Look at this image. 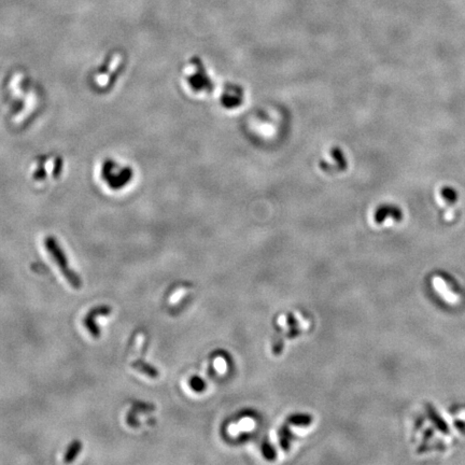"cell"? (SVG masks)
<instances>
[{
	"label": "cell",
	"mask_w": 465,
	"mask_h": 465,
	"mask_svg": "<svg viewBox=\"0 0 465 465\" xmlns=\"http://www.w3.org/2000/svg\"><path fill=\"white\" fill-rule=\"evenodd\" d=\"M262 450H263V453H264V457H265L267 460H269V461H273V460L276 458V452H275L274 448L271 445H269L267 442L263 443Z\"/></svg>",
	"instance_id": "obj_13"
},
{
	"label": "cell",
	"mask_w": 465,
	"mask_h": 465,
	"mask_svg": "<svg viewBox=\"0 0 465 465\" xmlns=\"http://www.w3.org/2000/svg\"><path fill=\"white\" fill-rule=\"evenodd\" d=\"M398 211H395L393 210L392 208H381V209H378V211L376 212V215H375V218H376V221L378 222V223H381V222H383L384 219H387V218H391V216H392V218L396 219L398 218Z\"/></svg>",
	"instance_id": "obj_10"
},
{
	"label": "cell",
	"mask_w": 465,
	"mask_h": 465,
	"mask_svg": "<svg viewBox=\"0 0 465 465\" xmlns=\"http://www.w3.org/2000/svg\"><path fill=\"white\" fill-rule=\"evenodd\" d=\"M287 422L290 424L297 426H307L313 422V417L309 415H294L289 417Z\"/></svg>",
	"instance_id": "obj_9"
},
{
	"label": "cell",
	"mask_w": 465,
	"mask_h": 465,
	"mask_svg": "<svg viewBox=\"0 0 465 465\" xmlns=\"http://www.w3.org/2000/svg\"><path fill=\"white\" fill-rule=\"evenodd\" d=\"M111 308L107 305H100L97 306V307H94L91 309V311L85 316L84 318L83 323L85 325L86 330L88 331L89 334L92 335L93 338H99L100 336V330L99 326L96 324V318L98 316H108L111 314Z\"/></svg>",
	"instance_id": "obj_3"
},
{
	"label": "cell",
	"mask_w": 465,
	"mask_h": 465,
	"mask_svg": "<svg viewBox=\"0 0 465 465\" xmlns=\"http://www.w3.org/2000/svg\"><path fill=\"white\" fill-rule=\"evenodd\" d=\"M331 157L334 160L332 164H326V165H321V168L324 169V170H342L343 168H346V157L343 155V153L339 149H334L331 152Z\"/></svg>",
	"instance_id": "obj_6"
},
{
	"label": "cell",
	"mask_w": 465,
	"mask_h": 465,
	"mask_svg": "<svg viewBox=\"0 0 465 465\" xmlns=\"http://www.w3.org/2000/svg\"><path fill=\"white\" fill-rule=\"evenodd\" d=\"M190 385H191V388L194 391H196V392H202L206 388V383L204 380L197 376L192 377V379L190 380Z\"/></svg>",
	"instance_id": "obj_12"
},
{
	"label": "cell",
	"mask_w": 465,
	"mask_h": 465,
	"mask_svg": "<svg viewBox=\"0 0 465 465\" xmlns=\"http://www.w3.org/2000/svg\"><path fill=\"white\" fill-rule=\"evenodd\" d=\"M279 435H280V444H281L282 449L285 451H288L290 447V441L291 438H292V434H291L289 427L287 425L282 426L281 430H280L279 432Z\"/></svg>",
	"instance_id": "obj_11"
},
{
	"label": "cell",
	"mask_w": 465,
	"mask_h": 465,
	"mask_svg": "<svg viewBox=\"0 0 465 465\" xmlns=\"http://www.w3.org/2000/svg\"><path fill=\"white\" fill-rule=\"evenodd\" d=\"M242 99H244V91H242V88L238 85L229 84V85H226L223 94H222L221 102L224 107L232 109L238 107L242 103Z\"/></svg>",
	"instance_id": "obj_4"
},
{
	"label": "cell",
	"mask_w": 465,
	"mask_h": 465,
	"mask_svg": "<svg viewBox=\"0 0 465 465\" xmlns=\"http://www.w3.org/2000/svg\"><path fill=\"white\" fill-rule=\"evenodd\" d=\"M288 324L291 326V329H295V327H297V322L293 316L290 315L288 317Z\"/></svg>",
	"instance_id": "obj_15"
},
{
	"label": "cell",
	"mask_w": 465,
	"mask_h": 465,
	"mask_svg": "<svg viewBox=\"0 0 465 465\" xmlns=\"http://www.w3.org/2000/svg\"><path fill=\"white\" fill-rule=\"evenodd\" d=\"M82 450V444L80 441H75L70 444V446L68 447L67 451L65 453V462L66 463H70L75 460L78 454L81 452Z\"/></svg>",
	"instance_id": "obj_8"
},
{
	"label": "cell",
	"mask_w": 465,
	"mask_h": 465,
	"mask_svg": "<svg viewBox=\"0 0 465 465\" xmlns=\"http://www.w3.org/2000/svg\"><path fill=\"white\" fill-rule=\"evenodd\" d=\"M194 65V72L188 78L189 85L196 92H209L212 88V81L208 76V72L199 60L195 61Z\"/></svg>",
	"instance_id": "obj_2"
},
{
	"label": "cell",
	"mask_w": 465,
	"mask_h": 465,
	"mask_svg": "<svg viewBox=\"0 0 465 465\" xmlns=\"http://www.w3.org/2000/svg\"><path fill=\"white\" fill-rule=\"evenodd\" d=\"M283 348H284L283 338H279V339L276 340V342H275V345H274V355L279 356L280 353L282 352Z\"/></svg>",
	"instance_id": "obj_14"
},
{
	"label": "cell",
	"mask_w": 465,
	"mask_h": 465,
	"mask_svg": "<svg viewBox=\"0 0 465 465\" xmlns=\"http://www.w3.org/2000/svg\"><path fill=\"white\" fill-rule=\"evenodd\" d=\"M433 287H434L438 295H441V297L445 300L446 303L450 305H457L459 303L460 296L458 294L452 292L443 278L441 277L433 278Z\"/></svg>",
	"instance_id": "obj_5"
},
{
	"label": "cell",
	"mask_w": 465,
	"mask_h": 465,
	"mask_svg": "<svg viewBox=\"0 0 465 465\" xmlns=\"http://www.w3.org/2000/svg\"><path fill=\"white\" fill-rule=\"evenodd\" d=\"M45 247H46L47 252H49L50 255L52 256L53 261L56 263V265L58 266V268H60L63 276L66 278V280L70 283L71 287L76 290L81 289L82 280L80 276H79L76 272H73L70 268L64 251H63V249L60 246H58L54 237H47V238L45 239Z\"/></svg>",
	"instance_id": "obj_1"
},
{
	"label": "cell",
	"mask_w": 465,
	"mask_h": 465,
	"mask_svg": "<svg viewBox=\"0 0 465 465\" xmlns=\"http://www.w3.org/2000/svg\"><path fill=\"white\" fill-rule=\"evenodd\" d=\"M131 366H133L135 369H137L138 372L145 374L151 378H156L158 376L157 369L145 361H136L131 364Z\"/></svg>",
	"instance_id": "obj_7"
}]
</instances>
